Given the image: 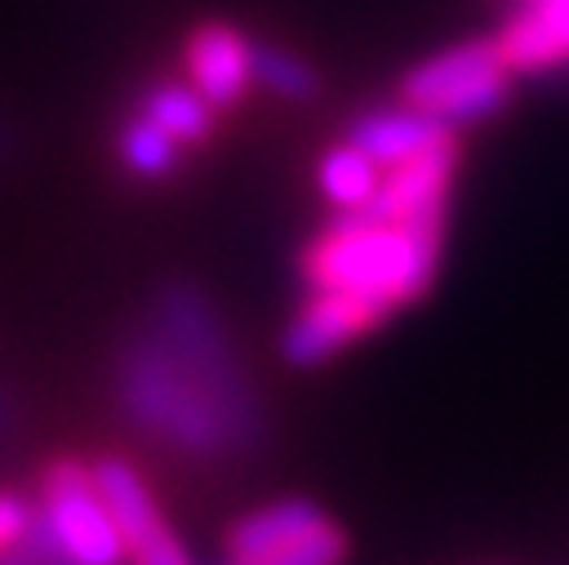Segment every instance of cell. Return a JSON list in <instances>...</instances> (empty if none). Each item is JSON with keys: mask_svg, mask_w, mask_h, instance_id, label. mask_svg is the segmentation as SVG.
Returning <instances> with one entry per match:
<instances>
[{"mask_svg": "<svg viewBox=\"0 0 569 565\" xmlns=\"http://www.w3.org/2000/svg\"><path fill=\"white\" fill-rule=\"evenodd\" d=\"M111 405L133 436L196 467L249 463L271 440L240 343L191 280H164L116 343Z\"/></svg>", "mask_w": 569, "mask_h": 565, "instance_id": "cell-1", "label": "cell"}, {"mask_svg": "<svg viewBox=\"0 0 569 565\" xmlns=\"http://www.w3.org/2000/svg\"><path fill=\"white\" fill-rule=\"evenodd\" d=\"M445 218H373L333 214L302 249L298 276L307 289H342L382 303L387 311L418 303L440 267Z\"/></svg>", "mask_w": 569, "mask_h": 565, "instance_id": "cell-2", "label": "cell"}, {"mask_svg": "<svg viewBox=\"0 0 569 565\" xmlns=\"http://www.w3.org/2000/svg\"><path fill=\"white\" fill-rule=\"evenodd\" d=\"M511 80L516 71L498 36H476L413 62L400 76V102H413L462 133L467 125H480L511 102Z\"/></svg>", "mask_w": 569, "mask_h": 565, "instance_id": "cell-3", "label": "cell"}, {"mask_svg": "<svg viewBox=\"0 0 569 565\" xmlns=\"http://www.w3.org/2000/svg\"><path fill=\"white\" fill-rule=\"evenodd\" d=\"M36 512L71 565H129L116 516L80 458H49L36 489Z\"/></svg>", "mask_w": 569, "mask_h": 565, "instance_id": "cell-4", "label": "cell"}, {"mask_svg": "<svg viewBox=\"0 0 569 565\" xmlns=\"http://www.w3.org/2000/svg\"><path fill=\"white\" fill-rule=\"evenodd\" d=\"M93 467V480L116 516V529L124 538V552H129V565H196L191 552L182 547V538L169 529L151 485L142 480V472L120 458V454H102L89 463Z\"/></svg>", "mask_w": 569, "mask_h": 565, "instance_id": "cell-5", "label": "cell"}, {"mask_svg": "<svg viewBox=\"0 0 569 565\" xmlns=\"http://www.w3.org/2000/svg\"><path fill=\"white\" fill-rule=\"evenodd\" d=\"M387 316L391 311L382 303H373V298L342 294V289H307V298L298 303V311L280 329V356L293 369L325 365L338 351H347L356 338L378 329Z\"/></svg>", "mask_w": 569, "mask_h": 565, "instance_id": "cell-6", "label": "cell"}, {"mask_svg": "<svg viewBox=\"0 0 569 565\" xmlns=\"http://www.w3.org/2000/svg\"><path fill=\"white\" fill-rule=\"evenodd\" d=\"M458 178V138L440 142L396 169H382V182L365 209L351 214H373V218H431L449 214V191Z\"/></svg>", "mask_w": 569, "mask_h": 565, "instance_id": "cell-7", "label": "cell"}, {"mask_svg": "<svg viewBox=\"0 0 569 565\" xmlns=\"http://www.w3.org/2000/svg\"><path fill=\"white\" fill-rule=\"evenodd\" d=\"M458 129L445 125L440 116L413 107V102H387V107H369L347 125V142H356L378 169H396L440 142H453Z\"/></svg>", "mask_w": 569, "mask_h": 565, "instance_id": "cell-8", "label": "cell"}, {"mask_svg": "<svg viewBox=\"0 0 569 565\" xmlns=\"http://www.w3.org/2000/svg\"><path fill=\"white\" fill-rule=\"evenodd\" d=\"M498 44L516 76H569V0H516Z\"/></svg>", "mask_w": 569, "mask_h": 565, "instance_id": "cell-9", "label": "cell"}, {"mask_svg": "<svg viewBox=\"0 0 569 565\" xmlns=\"http://www.w3.org/2000/svg\"><path fill=\"white\" fill-rule=\"evenodd\" d=\"M187 80L213 102L236 107L253 85V40L227 22H204L187 36Z\"/></svg>", "mask_w": 569, "mask_h": 565, "instance_id": "cell-10", "label": "cell"}, {"mask_svg": "<svg viewBox=\"0 0 569 565\" xmlns=\"http://www.w3.org/2000/svg\"><path fill=\"white\" fill-rule=\"evenodd\" d=\"M333 521L320 503L311 498H271L249 507L244 516H236V525L227 529L222 547L227 556H253V552H276V547H293L302 538L325 534Z\"/></svg>", "mask_w": 569, "mask_h": 565, "instance_id": "cell-11", "label": "cell"}, {"mask_svg": "<svg viewBox=\"0 0 569 565\" xmlns=\"http://www.w3.org/2000/svg\"><path fill=\"white\" fill-rule=\"evenodd\" d=\"M138 111L156 120L164 133H173L182 147L204 142L213 133V102L191 85V80H156L138 93Z\"/></svg>", "mask_w": 569, "mask_h": 565, "instance_id": "cell-12", "label": "cell"}, {"mask_svg": "<svg viewBox=\"0 0 569 565\" xmlns=\"http://www.w3.org/2000/svg\"><path fill=\"white\" fill-rule=\"evenodd\" d=\"M316 182L325 191V200L333 205V214H351V209H365L382 182V169L356 147V142H333L320 165H316Z\"/></svg>", "mask_w": 569, "mask_h": 565, "instance_id": "cell-13", "label": "cell"}, {"mask_svg": "<svg viewBox=\"0 0 569 565\" xmlns=\"http://www.w3.org/2000/svg\"><path fill=\"white\" fill-rule=\"evenodd\" d=\"M116 151H120V165L133 178H164V174L178 169L182 142L173 133H164L156 120H147L142 111H133L116 133Z\"/></svg>", "mask_w": 569, "mask_h": 565, "instance_id": "cell-14", "label": "cell"}, {"mask_svg": "<svg viewBox=\"0 0 569 565\" xmlns=\"http://www.w3.org/2000/svg\"><path fill=\"white\" fill-rule=\"evenodd\" d=\"M253 85L284 98V102L320 98V71L302 53L280 49V44H262V40H253Z\"/></svg>", "mask_w": 569, "mask_h": 565, "instance_id": "cell-15", "label": "cell"}, {"mask_svg": "<svg viewBox=\"0 0 569 565\" xmlns=\"http://www.w3.org/2000/svg\"><path fill=\"white\" fill-rule=\"evenodd\" d=\"M347 561V534L338 525H329L316 538H302L293 547H276V552H253V556H227L222 565H342Z\"/></svg>", "mask_w": 569, "mask_h": 565, "instance_id": "cell-16", "label": "cell"}, {"mask_svg": "<svg viewBox=\"0 0 569 565\" xmlns=\"http://www.w3.org/2000/svg\"><path fill=\"white\" fill-rule=\"evenodd\" d=\"M27 521H31V503L22 494H13V489H0V552L22 538Z\"/></svg>", "mask_w": 569, "mask_h": 565, "instance_id": "cell-17", "label": "cell"}, {"mask_svg": "<svg viewBox=\"0 0 569 565\" xmlns=\"http://www.w3.org/2000/svg\"><path fill=\"white\" fill-rule=\"evenodd\" d=\"M9 427H13V400H9V391H4V383H0V440L9 436Z\"/></svg>", "mask_w": 569, "mask_h": 565, "instance_id": "cell-18", "label": "cell"}]
</instances>
